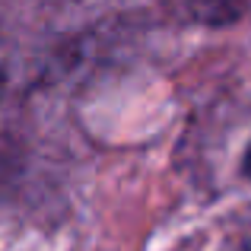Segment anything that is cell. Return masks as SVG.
Returning <instances> with one entry per match:
<instances>
[{"label":"cell","mask_w":251,"mask_h":251,"mask_svg":"<svg viewBox=\"0 0 251 251\" xmlns=\"http://www.w3.org/2000/svg\"><path fill=\"white\" fill-rule=\"evenodd\" d=\"M242 3H245V0H181L184 10H188L194 19L207 23V25L232 23V19L242 13Z\"/></svg>","instance_id":"cell-1"},{"label":"cell","mask_w":251,"mask_h":251,"mask_svg":"<svg viewBox=\"0 0 251 251\" xmlns=\"http://www.w3.org/2000/svg\"><path fill=\"white\" fill-rule=\"evenodd\" d=\"M6 86V48H3V38H0V92Z\"/></svg>","instance_id":"cell-2"},{"label":"cell","mask_w":251,"mask_h":251,"mask_svg":"<svg viewBox=\"0 0 251 251\" xmlns=\"http://www.w3.org/2000/svg\"><path fill=\"white\" fill-rule=\"evenodd\" d=\"M242 172L251 178V147H248V153H245V162H242Z\"/></svg>","instance_id":"cell-3"},{"label":"cell","mask_w":251,"mask_h":251,"mask_svg":"<svg viewBox=\"0 0 251 251\" xmlns=\"http://www.w3.org/2000/svg\"><path fill=\"white\" fill-rule=\"evenodd\" d=\"M239 251H251V242H248V245H242V248H239Z\"/></svg>","instance_id":"cell-4"}]
</instances>
